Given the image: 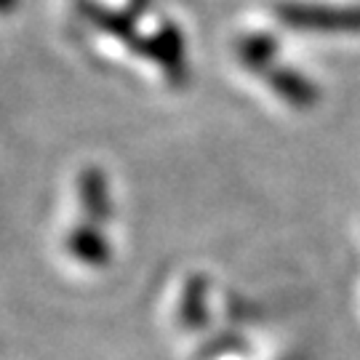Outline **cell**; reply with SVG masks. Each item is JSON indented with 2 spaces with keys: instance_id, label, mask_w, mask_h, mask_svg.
I'll return each mask as SVG.
<instances>
[{
  "instance_id": "8992f818",
  "label": "cell",
  "mask_w": 360,
  "mask_h": 360,
  "mask_svg": "<svg viewBox=\"0 0 360 360\" xmlns=\"http://www.w3.org/2000/svg\"><path fill=\"white\" fill-rule=\"evenodd\" d=\"M155 59L166 67L171 75L176 72V67L181 70V38L176 30L166 27V32H160L155 38Z\"/></svg>"
},
{
  "instance_id": "277c9868",
  "label": "cell",
  "mask_w": 360,
  "mask_h": 360,
  "mask_svg": "<svg viewBox=\"0 0 360 360\" xmlns=\"http://www.w3.org/2000/svg\"><path fill=\"white\" fill-rule=\"evenodd\" d=\"M67 251L83 264H104L110 259V245L96 224H77L67 235Z\"/></svg>"
},
{
  "instance_id": "3957f363",
  "label": "cell",
  "mask_w": 360,
  "mask_h": 360,
  "mask_svg": "<svg viewBox=\"0 0 360 360\" xmlns=\"http://www.w3.org/2000/svg\"><path fill=\"white\" fill-rule=\"evenodd\" d=\"M77 198H80L83 214L94 224L107 219V214H110V195H107V179H104L102 168L89 166L80 171V176H77Z\"/></svg>"
},
{
  "instance_id": "52a82bcc",
  "label": "cell",
  "mask_w": 360,
  "mask_h": 360,
  "mask_svg": "<svg viewBox=\"0 0 360 360\" xmlns=\"http://www.w3.org/2000/svg\"><path fill=\"white\" fill-rule=\"evenodd\" d=\"M13 6H16V0H0V13L13 11Z\"/></svg>"
},
{
  "instance_id": "5b68a950",
  "label": "cell",
  "mask_w": 360,
  "mask_h": 360,
  "mask_svg": "<svg viewBox=\"0 0 360 360\" xmlns=\"http://www.w3.org/2000/svg\"><path fill=\"white\" fill-rule=\"evenodd\" d=\"M275 51H278L275 38L262 35V32L245 35V38L238 43V56H240V62H243L245 67H251V70H259V72H264L267 67H272Z\"/></svg>"
},
{
  "instance_id": "7a4b0ae2",
  "label": "cell",
  "mask_w": 360,
  "mask_h": 360,
  "mask_svg": "<svg viewBox=\"0 0 360 360\" xmlns=\"http://www.w3.org/2000/svg\"><path fill=\"white\" fill-rule=\"evenodd\" d=\"M262 75L270 83V89L275 91L283 102L296 107V110H309V107L318 104V89L309 83L307 77L294 72V70L272 65V67H267Z\"/></svg>"
},
{
  "instance_id": "6da1fadb",
  "label": "cell",
  "mask_w": 360,
  "mask_h": 360,
  "mask_svg": "<svg viewBox=\"0 0 360 360\" xmlns=\"http://www.w3.org/2000/svg\"><path fill=\"white\" fill-rule=\"evenodd\" d=\"M275 19L281 25L309 30V32H360V6L283 0L275 6Z\"/></svg>"
}]
</instances>
